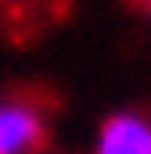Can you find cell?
<instances>
[{
    "label": "cell",
    "mask_w": 151,
    "mask_h": 154,
    "mask_svg": "<svg viewBox=\"0 0 151 154\" xmlns=\"http://www.w3.org/2000/svg\"><path fill=\"white\" fill-rule=\"evenodd\" d=\"M148 4H151V0H148Z\"/></svg>",
    "instance_id": "3"
},
{
    "label": "cell",
    "mask_w": 151,
    "mask_h": 154,
    "mask_svg": "<svg viewBox=\"0 0 151 154\" xmlns=\"http://www.w3.org/2000/svg\"><path fill=\"white\" fill-rule=\"evenodd\" d=\"M44 141V114L20 97L0 100V154H34Z\"/></svg>",
    "instance_id": "1"
},
{
    "label": "cell",
    "mask_w": 151,
    "mask_h": 154,
    "mask_svg": "<svg viewBox=\"0 0 151 154\" xmlns=\"http://www.w3.org/2000/svg\"><path fill=\"white\" fill-rule=\"evenodd\" d=\"M94 154H151V121L138 111L111 114L94 137Z\"/></svg>",
    "instance_id": "2"
}]
</instances>
